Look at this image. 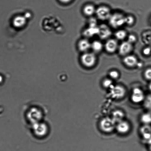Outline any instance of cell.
I'll return each instance as SVG.
<instances>
[{
    "mask_svg": "<svg viewBox=\"0 0 151 151\" xmlns=\"http://www.w3.org/2000/svg\"><path fill=\"white\" fill-rule=\"evenodd\" d=\"M130 128L131 127L129 124L124 120L118 123L116 127V131L121 134H127L130 131Z\"/></svg>",
    "mask_w": 151,
    "mask_h": 151,
    "instance_id": "10",
    "label": "cell"
},
{
    "mask_svg": "<svg viewBox=\"0 0 151 151\" xmlns=\"http://www.w3.org/2000/svg\"><path fill=\"white\" fill-rule=\"evenodd\" d=\"M116 124L112 118H105L100 122V128L103 132L111 133L116 128Z\"/></svg>",
    "mask_w": 151,
    "mask_h": 151,
    "instance_id": "3",
    "label": "cell"
},
{
    "mask_svg": "<svg viewBox=\"0 0 151 151\" xmlns=\"http://www.w3.org/2000/svg\"><path fill=\"white\" fill-rule=\"evenodd\" d=\"M103 85L105 88L109 89L111 88L114 85L112 80L109 78L103 80Z\"/></svg>",
    "mask_w": 151,
    "mask_h": 151,
    "instance_id": "22",
    "label": "cell"
},
{
    "mask_svg": "<svg viewBox=\"0 0 151 151\" xmlns=\"http://www.w3.org/2000/svg\"><path fill=\"white\" fill-rule=\"evenodd\" d=\"M96 9L94 5L88 4L85 6L83 10V13L85 15L91 17L95 14Z\"/></svg>",
    "mask_w": 151,
    "mask_h": 151,
    "instance_id": "16",
    "label": "cell"
},
{
    "mask_svg": "<svg viewBox=\"0 0 151 151\" xmlns=\"http://www.w3.org/2000/svg\"><path fill=\"white\" fill-rule=\"evenodd\" d=\"M128 37V40L129 42L131 43V44H133L135 43L137 41V37L135 35H130L127 37Z\"/></svg>",
    "mask_w": 151,
    "mask_h": 151,
    "instance_id": "26",
    "label": "cell"
},
{
    "mask_svg": "<svg viewBox=\"0 0 151 151\" xmlns=\"http://www.w3.org/2000/svg\"><path fill=\"white\" fill-rule=\"evenodd\" d=\"M131 99L134 103L138 104L144 101L145 97L142 90L140 88H135L133 90Z\"/></svg>",
    "mask_w": 151,
    "mask_h": 151,
    "instance_id": "7",
    "label": "cell"
},
{
    "mask_svg": "<svg viewBox=\"0 0 151 151\" xmlns=\"http://www.w3.org/2000/svg\"><path fill=\"white\" fill-rule=\"evenodd\" d=\"M110 89L111 96L112 98L120 99L125 95L126 91L124 87L121 85H113Z\"/></svg>",
    "mask_w": 151,
    "mask_h": 151,
    "instance_id": "5",
    "label": "cell"
},
{
    "mask_svg": "<svg viewBox=\"0 0 151 151\" xmlns=\"http://www.w3.org/2000/svg\"><path fill=\"white\" fill-rule=\"evenodd\" d=\"M141 121L144 125H149L151 124V113H144L142 115Z\"/></svg>",
    "mask_w": 151,
    "mask_h": 151,
    "instance_id": "19",
    "label": "cell"
},
{
    "mask_svg": "<svg viewBox=\"0 0 151 151\" xmlns=\"http://www.w3.org/2000/svg\"><path fill=\"white\" fill-rule=\"evenodd\" d=\"M100 32L99 27H90L84 31L83 35L87 37H91L96 35H98Z\"/></svg>",
    "mask_w": 151,
    "mask_h": 151,
    "instance_id": "13",
    "label": "cell"
},
{
    "mask_svg": "<svg viewBox=\"0 0 151 151\" xmlns=\"http://www.w3.org/2000/svg\"><path fill=\"white\" fill-rule=\"evenodd\" d=\"M133 49V44L128 41H124L122 42L118 47L119 53L121 56L125 57L129 55Z\"/></svg>",
    "mask_w": 151,
    "mask_h": 151,
    "instance_id": "6",
    "label": "cell"
},
{
    "mask_svg": "<svg viewBox=\"0 0 151 151\" xmlns=\"http://www.w3.org/2000/svg\"><path fill=\"white\" fill-rule=\"evenodd\" d=\"M109 76L112 79H117L119 76V73L118 71L112 70L109 73Z\"/></svg>",
    "mask_w": 151,
    "mask_h": 151,
    "instance_id": "24",
    "label": "cell"
},
{
    "mask_svg": "<svg viewBox=\"0 0 151 151\" xmlns=\"http://www.w3.org/2000/svg\"><path fill=\"white\" fill-rule=\"evenodd\" d=\"M149 150H150V151H151V142L150 143H149Z\"/></svg>",
    "mask_w": 151,
    "mask_h": 151,
    "instance_id": "31",
    "label": "cell"
},
{
    "mask_svg": "<svg viewBox=\"0 0 151 151\" xmlns=\"http://www.w3.org/2000/svg\"><path fill=\"white\" fill-rule=\"evenodd\" d=\"M149 90H150V91L151 93V82L150 83V84H149Z\"/></svg>",
    "mask_w": 151,
    "mask_h": 151,
    "instance_id": "30",
    "label": "cell"
},
{
    "mask_svg": "<svg viewBox=\"0 0 151 151\" xmlns=\"http://www.w3.org/2000/svg\"><path fill=\"white\" fill-rule=\"evenodd\" d=\"M89 26H98L97 21V20L93 17H92L91 19H90L89 21Z\"/></svg>",
    "mask_w": 151,
    "mask_h": 151,
    "instance_id": "27",
    "label": "cell"
},
{
    "mask_svg": "<svg viewBox=\"0 0 151 151\" xmlns=\"http://www.w3.org/2000/svg\"><path fill=\"white\" fill-rule=\"evenodd\" d=\"M140 133L143 138L149 142V144L151 142V127L149 125H144L142 127L140 130Z\"/></svg>",
    "mask_w": 151,
    "mask_h": 151,
    "instance_id": "12",
    "label": "cell"
},
{
    "mask_svg": "<svg viewBox=\"0 0 151 151\" xmlns=\"http://www.w3.org/2000/svg\"><path fill=\"white\" fill-rule=\"evenodd\" d=\"M2 77H1V76H0V82H1V81H2Z\"/></svg>",
    "mask_w": 151,
    "mask_h": 151,
    "instance_id": "32",
    "label": "cell"
},
{
    "mask_svg": "<svg viewBox=\"0 0 151 151\" xmlns=\"http://www.w3.org/2000/svg\"><path fill=\"white\" fill-rule=\"evenodd\" d=\"M59 1L63 4H68V3L70 2L72 0H59Z\"/></svg>",
    "mask_w": 151,
    "mask_h": 151,
    "instance_id": "29",
    "label": "cell"
},
{
    "mask_svg": "<svg viewBox=\"0 0 151 151\" xmlns=\"http://www.w3.org/2000/svg\"><path fill=\"white\" fill-rule=\"evenodd\" d=\"M108 21L112 27L118 29L125 24V16L121 13H114L112 14Z\"/></svg>",
    "mask_w": 151,
    "mask_h": 151,
    "instance_id": "1",
    "label": "cell"
},
{
    "mask_svg": "<svg viewBox=\"0 0 151 151\" xmlns=\"http://www.w3.org/2000/svg\"><path fill=\"white\" fill-rule=\"evenodd\" d=\"M91 44L88 40L82 39L78 42V48L79 51L82 52H88V50L91 48Z\"/></svg>",
    "mask_w": 151,
    "mask_h": 151,
    "instance_id": "14",
    "label": "cell"
},
{
    "mask_svg": "<svg viewBox=\"0 0 151 151\" xmlns=\"http://www.w3.org/2000/svg\"><path fill=\"white\" fill-rule=\"evenodd\" d=\"M119 45L117 41L115 39H109L105 44L106 51L109 54H113L118 50Z\"/></svg>",
    "mask_w": 151,
    "mask_h": 151,
    "instance_id": "8",
    "label": "cell"
},
{
    "mask_svg": "<svg viewBox=\"0 0 151 151\" xmlns=\"http://www.w3.org/2000/svg\"><path fill=\"white\" fill-rule=\"evenodd\" d=\"M125 116L124 112L119 110L115 111L112 113V118L116 123L123 121Z\"/></svg>",
    "mask_w": 151,
    "mask_h": 151,
    "instance_id": "17",
    "label": "cell"
},
{
    "mask_svg": "<svg viewBox=\"0 0 151 151\" xmlns=\"http://www.w3.org/2000/svg\"><path fill=\"white\" fill-rule=\"evenodd\" d=\"M26 18L25 16H18L13 19V23L15 27L20 28L23 27L26 24Z\"/></svg>",
    "mask_w": 151,
    "mask_h": 151,
    "instance_id": "15",
    "label": "cell"
},
{
    "mask_svg": "<svg viewBox=\"0 0 151 151\" xmlns=\"http://www.w3.org/2000/svg\"><path fill=\"white\" fill-rule=\"evenodd\" d=\"M95 14L98 19L101 21L108 20L112 13L109 7L102 6L96 9Z\"/></svg>",
    "mask_w": 151,
    "mask_h": 151,
    "instance_id": "4",
    "label": "cell"
},
{
    "mask_svg": "<svg viewBox=\"0 0 151 151\" xmlns=\"http://www.w3.org/2000/svg\"><path fill=\"white\" fill-rule=\"evenodd\" d=\"M115 36L117 39L119 40H123L127 37V32L125 30L121 29L115 32Z\"/></svg>",
    "mask_w": 151,
    "mask_h": 151,
    "instance_id": "20",
    "label": "cell"
},
{
    "mask_svg": "<svg viewBox=\"0 0 151 151\" xmlns=\"http://www.w3.org/2000/svg\"><path fill=\"white\" fill-rule=\"evenodd\" d=\"M144 75L146 79L151 81V68H148L145 70Z\"/></svg>",
    "mask_w": 151,
    "mask_h": 151,
    "instance_id": "25",
    "label": "cell"
},
{
    "mask_svg": "<svg viewBox=\"0 0 151 151\" xmlns=\"http://www.w3.org/2000/svg\"><path fill=\"white\" fill-rule=\"evenodd\" d=\"M143 54L145 56H149L151 54V48L150 47H146L143 51Z\"/></svg>",
    "mask_w": 151,
    "mask_h": 151,
    "instance_id": "28",
    "label": "cell"
},
{
    "mask_svg": "<svg viewBox=\"0 0 151 151\" xmlns=\"http://www.w3.org/2000/svg\"><path fill=\"white\" fill-rule=\"evenodd\" d=\"M103 43L99 40H95L91 44V48L95 53L100 52L103 50Z\"/></svg>",
    "mask_w": 151,
    "mask_h": 151,
    "instance_id": "18",
    "label": "cell"
},
{
    "mask_svg": "<svg viewBox=\"0 0 151 151\" xmlns=\"http://www.w3.org/2000/svg\"><path fill=\"white\" fill-rule=\"evenodd\" d=\"M145 107L151 113V95L145 99L144 100Z\"/></svg>",
    "mask_w": 151,
    "mask_h": 151,
    "instance_id": "21",
    "label": "cell"
},
{
    "mask_svg": "<svg viewBox=\"0 0 151 151\" xmlns=\"http://www.w3.org/2000/svg\"><path fill=\"white\" fill-rule=\"evenodd\" d=\"M135 22V19L132 16H125V24L128 26H132Z\"/></svg>",
    "mask_w": 151,
    "mask_h": 151,
    "instance_id": "23",
    "label": "cell"
},
{
    "mask_svg": "<svg viewBox=\"0 0 151 151\" xmlns=\"http://www.w3.org/2000/svg\"><path fill=\"white\" fill-rule=\"evenodd\" d=\"M82 64L87 68H91L95 65L97 61V57L94 53H84L81 57Z\"/></svg>",
    "mask_w": 151,
    "mask_h": 151,
    "instance_id": "2",
    "label": "cell"
},
{
    "mask_svg": "<svg viewBox=\"0 0 151 151\" xmlns=\"http://www.w3.org/2000/svg\"><path fill=\"white\" fill-rule=\"evenodd\" d=\"M99 27L100 32L98 35L101 39H107L111 36L112 32L108 27L105 24H102Z\"/></svg>",
    "mask_w": 151,
    "mask_h": 151,
    "instance_id": "11",
    "label": "cell"
},
{
    "mask_svg": "<svg viewBox=\"0 0 151 151\" xmlns=\"http://www.w3.org/2000/svg\"><path fill=\"white\" fill-rule=\"evenodd\" d=\"M123 63L127 67L133 68L137 66L139 62L135 56L129 54L124 57Z\"/></svg>",
    "mask_w": 151,
    "mask_h": 151,
    "instance_id": "9",
    "label": "cell"
}]
</instances>
